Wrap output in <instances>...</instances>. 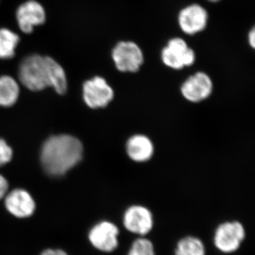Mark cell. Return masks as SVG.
<instances>
[{
  "mask_svg": "<svg viewBox=\"0 0 255 255\" xmlns=\"http://www.w3.org/2000/svg\"><path fill=\"white\" fill-rule=\"evenodd\" d=\"M18 78L31 91H41L53 87L63 95L67 91L66 75L59 63L48 56L32 54L21 61L18 68Z\"/></svg>",
  "mask_w": 255,
  "mask_h": 255,
  "instance_id": "obj_1",
  "label": "cell"
},
{
  "mask_svg": "<svg viewBox=\"0 0 255 255\" xmlns=\"http://www.w3.org/2000/svg\"><path fill=\"white\" fill-rule=\"evenodd\" d=\"M83 146L69 135L49 137L42 146L41 162L47 174L59 177L68 172L82 159Z\"/></svg>",
  "mask_w": 255,
  "mask_h": 255,
  "instance_id": "obj_2",
  "label": "cell"
},
{
  "mask_svg": "<svg viewBox=\"0 0 255 255\" xmlns=\"http://www.w3.org/2000/svg\"><path fill=\"white\" fill-rule=\"evenodd\" d=\"M162 63L168 68L181 70L195 63L196 55L187 42L181 37H174L167 41L161 50Z\"/></svg>",
  "mask_w": 255,
  "mask_h": 255,
  "instance_id": "obj_3",
  "label": "cell"
},
{
  "mask_svg": "<svg viewBox=\"0 0 255 255\" xmlns=\"http://www.w3.org/2000/svg\"><path fill=\"white\" fill-rule=\"evenodd\" d=\"M112 58L116 68L123 73H137L145 62L142 48L132 41L118 42L112 50Z\"/></svg>",
  "mask_w": 255,
  "mask_h": 255,
  "instance_id": "obj_4",
  "label": "cell"
},
{
  "mask_svg": "<svg viewBox=\"0 0 255 255\" xmlns=\"http://www.w3.org/2000/svg\"><path fill=\"white\" fill-rule=\"evenodd\" d=\"M209 19L207 10L197 3L187 5L177 15L178 26L188 36H194L204 31L207 27Z\"/></svg>",
  "mask_w": 255,
  "mask_h": 255,
  "instance_id": "obj_5",
  "label": "cell"
},
{
  "mask_svg": "<svg viewBox=\"0 0 255 255\" xmlns=\"http://www.w3.org/2000/svg\"><path fill=\"white\" fill-rule=\"evenodd\" d=\"M214 91L212 79L204 72H196L182 82V97L191 103H200L209 99Z\"/></svg>",
  "mask_w": 255,
  "mask_h": 255,
  "instance_id": "obj_6",
  "label": "cell"
},
{
  "mask_svg": "<svg viewBox=\"0 0 255 255\" xmlns=\"http://www.w3.org/2000/svg\"><path fill=\"white\" fill-rule=\"evenodd\" d=\"M83 99L90 108H105L114 98L113 88L105 78L96 76L87 80L82 87Z\"/></svg>",
  "mask_w": 255,
  "mask_h": 255,
  "instance_id": "obj_7",
  "label": "cell"
},
{
  "mask_svg": "<svg viewBox=\"0 0 255 255\" xmlns=\"http://www.w3.org/2000/svg\"><path fill=\"white\" fill-rule=\"evenodd\" d=\"M246 237V231L238 221L220 225L215 233L214 243L220 251L232 253L238 251Z\"/></svg>",
  "mask_w": 255,
  "mask_h": 255,
  "instance_id": "obj_8",
  "label": "cell"
},
{
  "mask_svg": "<svg viewBox=\"0 0 255 255\" xmlns=\"http://www.w3.org/2000/svg\"><path fill=\"white\" fill-rule=\"evenodd\" d=\"M119 228L110 221H102L92 228L89 240L96 249L105 253H112L119 246Z\"/></svg>",
  "mask_w": 255,
  "mask_h": 255,
  "instance_id": "obj_9",
  "label": "cell"
},
{
  "mask_svg": "<svg viewBox=\"0 0 255 255\" xmlns=\"http://www.w3.org/2000/svg\"><path fill=\"white\" fill-rule=\"evenodd\" d=\"M46 19L44 8L35 0L26 1L16 10L18 27L25 33H31L35 26L43 24Z\"/></svg>",
  "mask_w": 255,
  "mask_h": 255,
  "instance_id": "obj_10",
  "label": "cell"
},
{
  "mask_svg": "<svg viewBox=\"0 0 255 255\" xmlns=\"http://www.w3.org/2000/svg\"><path fill=\"white\" fill-rule=\"evenodd\" d=\"M124 225L130 233L145 236L153 227V216L145 206H131L124 214Z\"/></svg>",
  "mask_w": 255,
  "mask_h": 255,
  "instance_id": "obj_11",
  "label": "cell"
},
{
  "mask_svg": "<svg viewBox=\"0 0 255 255\" xmlns=\"http://www.w3.org/2000/svg\"><path fill=\"white\" fill-rule=\"evenodd\" d=\"M5 206L10 214L18 219L30 217L36 209L31 194L23 189H14L5 198Z\"/></svg>",
  "mask_w": 255,
  "mask_h": 255,
  "instance_id": "obj_12",
  "label": "cell"
},
{
  "mask_svg": "<svg viewBox=\"0 0 255 255\" xmlns=\"http://www.w3.org/2000/svg\"><path fill=\"white\" fill-rule=\"evenodd\" d=\"M128 157L136 163L148 162L155 153V146L152 140L144 134H135L126 142Z\"/></svg>",
  "mask_w": 255,
  "mask_h": 255,
  "instance_id": "obj_13",
  "label": "cell"
},
{
  "mask_svg": "<svg viewBox=\"0 0 255 255\" xmlns=\"http://www.w3.org/2000/svg\"><path fill=\"white\" fill-rule=\"evenodd\" d=\"M19 95V87L14 78L0 77V106L9 107L14 105Z\"/></svg>",
  "mask_w": 255,
  "mask_h": 255,
  "instance_id": "obj_14",
  "label": "cell"
},
{
  "mask_svg": "<svg viewBox=\"0 0 255 255\" xmlns=\"http://www.w3.org/2000/svg\"><path fill=\"white\" fill-rule=\"evenodd\" d=\"M20 41L19 36L8 28L0 29V59H10L15 55V50Z\"/></svg>",
  "mask_w": 255,
  "mask_h": 255,
  "instance_id": "obj_15",
  "label": "cell"
},
{
  "mask_svg": "<svg viewBox=\"0 0 255 255\" xmlns=\"http://www.w3.org/2000/svg\"><path fill=\"white\" fill-rule=\"evenodd\" d=\"M205 247L202 242L194 237H186L177 243L175 255H205Z\"/></svg>",
  "mask_w": 255,
  "mask_h": 255,
  "instance_id": "obj_16",
  "label": "cell"
},
{
  "mask_svg": "<svg viewBox=\"0 0 255 255\" xmlns=\"http://www.w3.org/2000/svg\"><path fill=\"white\" fill-rule=\"evenodd\" d=\"M128 255H155L153 245L146 238H139L133 242Z\"/></svg>",
  "mask_w": 255,
  "mask_h": 255,
  "instance_id": "obj_17",
  "label": "cell"
},
{
  "mask_svg": "<svg viewBox=\"0 0 255 255\" xmlns=\"http://www.w3.org/2000/svg\"><path fill=\"white\" fill-rule=\"evenodd\" d=\"M12 150L5 140L0 139V167L9 162L12 158Z\"/></svg>",
  "mask_w": 255,
  "mask_h": 255,
  "instance_id": "obj_18",
  "label": "cell"
},
{
  "mask_svg": "<svg viewBox=\"0 0 255 255\" xmlns=\"http://www.w3.org/2000/svg\"><path fill=\"white\" fill-rule=\"evenodd\" d=\"M8 188H9V184L7 181L0 174V199H2L6 195Z\"/></svg>",
  "mask_w": 255,
  "mask_h": 255,
  "instance_id": "obj_19",
  "label": "cell"
},
{
  "mask_svg": "<svg viewBox=\"0 0 255 255\" xmlns=\"http://www.w3.org/2000/svg\"><path fill=\"white\" fill-rule=\"evenodd\" d=\"M248 42L249 46L251 47L253 49L255 48V28L253 26V28L250 30L249 33L248 34Z\"/></svg>",
  "mask_w": 255,
  "mask_h": 255,
  "instance_id": "obj_20",
  "label": "cell"
},
{
  "mask_svg": "<svg viewBox=\"0 0 255 255\" xmlns=\"http://www.w3.org/2000/svg\"><path fill=\"white\" fill-rule=\"evenodd\" d=\"M41 255H68V254L62 250L48 249L43 251Z\"/></svg>",
  "mask_w": 255,
  "mask_h": 255,
  "instance_id": "obj_21",
  "label": "cell"
},
{
  "mask_svg": "<svg viewBox=\"0 0 255 255\" xmlns=\"http://www.w3.org/2000/svg\"><path fill=\"white\" fill-rule=\"evenodd\" d=\"M206 1L211 3H217L219 2V1H221V0H206Z\"/></svg>",
  "mask_w": 255,
  "mask_h": 255,
  "instance_id": "obj_22",
  "label": "cell"
}]
</instances>
